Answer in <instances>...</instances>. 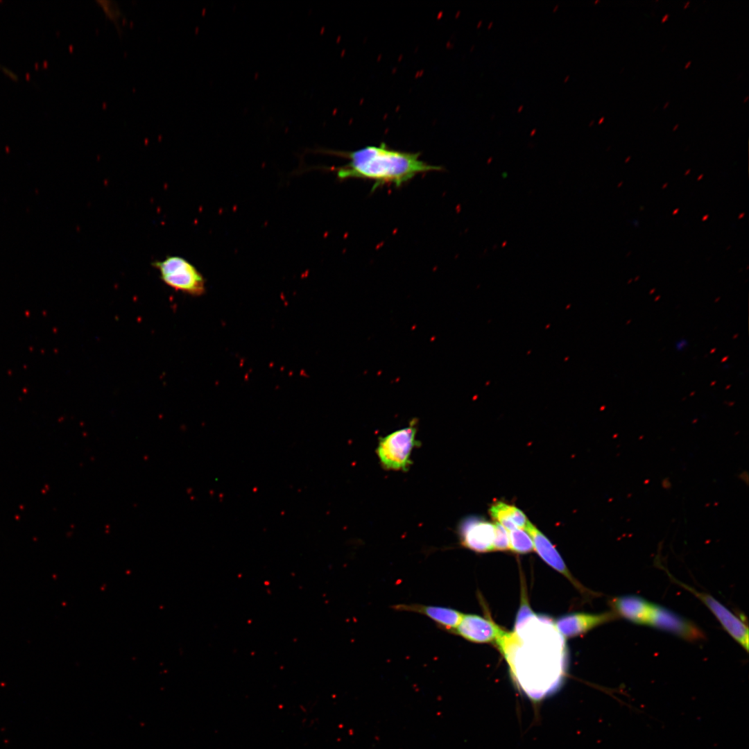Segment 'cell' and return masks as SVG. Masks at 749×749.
<instances>
[{"label": "cell", "mask_w": 749, "mask_h": 749, "mask_svg": "<svg viewBox=\"0 0 749 749\" xmlns=\"http://www.w3.org/2000/svg\"><path fill=\"white\" fill-rule=\"evenodd\" d=\"M332 153L349 160L345 165L331 169L338 179L372 180L374 182L373 189L385 184L400 187L419 173L442 169L441 166L421 160L420 153L391 149L384 143L351 152L332 151Z\"/></svg>", "instance_id": "1"}, {"label": "cell", "mask_w": 749, "mask_h": 749, "mask_svg": "<svg viewBox=\"0 0 749 749\" xmlns=\"http://www.w3.org/2000/svg\"><path fill=\"white\" fill-rule=\"evenodd\" d=\"M517 644L510 632L503 631L497 639L501 653L508 662L513 677L523 693L530 698L540 700L554 692L560 686L564 674V662L549 660L554 659L553 648L543 643L538 644L534 650L533 642L527 639L522 642L514 633ZM532 640V639H531Z\"/></svg>", "instance_id": "2"}, {"label": "cell", "mask_w": 749, "mask_h": 749, "mask_svg": "<svg viewBox=\"0 0 749 749\" xmlns=\"http://www.w3.org/2000/svg\"><path fill=\"white\" fill-rule=\"evenodd\" d=\"M417 422L413 419L408 426L380 438L376 449L382 467L386 470L407 471L411 456L419 443L416 440Z\"/></svg>", "instance_id": "3"}, {"label": "cell", "mask_w": 749, "mask_h": 749, "mask_svg": "<svg viewBox=\"0 0 749 749\" xmlns=\"http://www.w3.org/2000/svg\"><path fill=\"white\" fill-rule=\"evenodd\" d=\"M163 282L172 289L191 295H200L205 291V281L202 274L189 261L179 256H168L153 264Z\"/></svg>", "instance_id": "4"}, {"label": "cell", "mask_w": 749, "mask_h": 749, "mask_svg": "<svg viewBox=\"0 0 749 749\" xmlns=\"http://www.w3.org/2000/svg\"><path fill=\"white\" fill-rule=\"evenodd\" d=\"M674 580L698 598L716 617L727 632L748 651V628L743 619L731 612L711 595L698 592L677 580Z\"/></svg>", "instance_id": "5"}, {"label": "cell", "mask_w": 749, "mask_h": 749, "mask_svg": "<svg viewBox=\"0 0 749 749\" xmlns=\"http://www.w3.org/2000/svg\"><path fill=\"white\" fill-rule=\"evenodd\" d=\"M460 544L478 553L493 551L494 524L478 516L463 518L458 526Z\"/></svg>", "instance_id": "6"}, {"label": "cell", "mask_w": 749, "mask_h": 749, "mask_svg": "<svg viewBox=\"0 0 749 749\" xmlns=\"http://www.w3.org/2000/svg\"><path fill=\"white\" fill-rule=\"evenodd\" d=\"M647 625L673 633L687 641L705 638L694 623L664 607L654 604Z\"/></svg>", "instance_id": "7"}, {"label": "cell", "mask_w": 749, "mask_h": 749, "mask_svg": "<svg viewBox=\"0 0 749 749\" xmlns=\"http://www.w3.org/2000/svg\"><path fill=\"white\" fill-rule=\"evenodd\" d=\"M503 630L492 621L476 614H464L454 632L474 643L496 642Z\"/></svg>", "instance_id": "8"}, {"label": "cell", "mask_w": 749, "mask_h": 749, "mask_svg": "<svg viewBox=\"0 0 749 749\" xmlns=\"http://www.w3.org/2000/svg\"><path fill=\"white\" fill-rule=\"evenodd\" d=\"M617 617L614 612H577L560 617L554 625L562 637L569 638L587 632L598 626L615 619Z\"/></svg>", "instance_id": "9"}, {"label": "cell", "mask_w": 749, "mask_h": 749, "mask_svg": "<svg viewBox=\"0 0 749 749\" xmlns=\"http://www.w3.org/2000/svg\"><path fill=\"white\" fill-rule=\"evenodd\" d=\"M524 530L528 532L531 536L533 540L534 550H535L540 558L553 569L563 574L576 587H577V588H578L580 585L579 583L572 577L561 556L550 540L531 522L528 524Z\"/></svg>", "instance_id": "10"}, {"label": "cell", "mask_w": 749, "mask_h": 749, "mask_svg": "<svg viewBox=\"0 0 749 749\" xmlns=\"http://www.w3.org/2000/svg\"><path fill=\"white\" fill-rule=\"evenodd\" d=\"M398 611L412 612L424 615L434 621L442 630L454 632L463 614L447 607L421 604H399L393 606Z\"/></svg>", "instance_id": "11"}, {"label": "cell", "mask_w": 749, "mask_h": 749, "mask_svg": "<svg viewBox=\"0 0 749 749\" xmlns=\"http://www.w3.org/2000/svg\"><path fill=\"white\" fill-rule=\"evenodd\" d=\"M611 604L617 616L642 625H647L654 605L642 597L633 595L617 597L612 601Z\"/></svg>", "instance_id": "12"}, {"label": "cell", "mask_w": 749, "mask_h": 749, "mask_svg": "<svg viewBox=\"0 0 749 749\" xmlns=\"http://www.w3.org/2000/svg\"><path fill=\"white\" fill-rule=\"evenodd\" d=\"M492 518L501 524L507 531L525 529L530 521L518 508L503 501L494 503L489 509Z\"/></svg>", "instance_id": "13"}, {"label": "cell", "mask_w": 749, "mask_h": 749, "mask_svg": "<svg viewBox=\"0 0 749 749\" xmlns=\"http://www.w3.org/2000/svg\"><path fill=\"white\" fill-rule=\"evenodd\" d=\"M510 550L517 553H527L534 550L533 540L528 533L522 528L508 531Z\"/></svg>", "instance_id": "14"}, {"label": "cell", "mask_w": 749, "mask_h": 749, "mask_svg": "<svg viewBox=\"0 0 749 749\" xmlns=\"http://www.w3.org/2000/svg\"><path fill=\"white\" fill-rule=\"evenodd\" d=\"M494 526V537L493 542V551H506L510 549L508 532L501 524L496 522Z\"/></svg>", "instance_id": "15"}, {"label": "cell", "mask_w": 749, "mask_h": 749, "mask_svg": "<svg viewBox=\"0 0 749 749\" xmlns=\"http://www.w3.org/2000/svg\"><path fill=\"white\" fill-rule=\"evenodd\" d=\"M96 3L101 8L105 16L116 25L119 26L121 17V11L114 1L98 0Z\"/></svg>", "instance_id": "16"}, {"label": "cell", "mask_w": 749, "mask_h": 749, "mask_svg": "<svg viewBox=\"0 0 749 749\" xmlns=\"http://www.w3.org/2000/svg\"><path fill=\"white\" fill-rule=\"evenodd\" d=\"M689 345V341L685 338L677 340L674 344L675 350L677 352H683Z\"/></svg>", "instance_id": "17"}, {"label": "cell", "mask_w": 749, "mask_h": 749, "mask_svg": "<svg viewBox=\"0 0 749 749\" xmlns=\"http://www.w3.org/2000/svg\"><path fill=\"white\" fill-rule=\"evenodd\" d=\"M1 69H3V70L4 71H5V72H6V73H7V74H8V75H10V76H11L12 78H15V79H17V78H18V76H17V75H16V74H15L14 72H12V71H10V69H8L7 67H3V66H1Z\"/></svg>", "instance_id": "18"}, {"label": "cell", "mask_w": 749, "mask_h": 749, "mask_svg": "<svg viewBox=\"0 0 749 749\" xmlns=\"http://www.w3.org/2000/svg\"><path fill=\"white\" fill-rule=\"evenodd\" d=\"M669 14H666V15H664L663 16V17L662 18L661 22H662V23H664V22H665L666 21H667V19H669Z\"/></svg>", "instance_id": "19"}, {"label": "cell", "mask_w": 749, "mask_h": 749, "mask_svg": "<svg viewBox=\"0 0 749 749\" xmlns=\"http://www.w3.org/2000/svg\"><path fill=\"white\" fill-rule=\"evenodd\" d=\"M691 63V60L688 61V62H687L686 63L685 66V69H687V68H688V67H689L690 66Z\"/></svg>", "instance_id": "20"}, {"label": "cell", "mask_w": 749, "mask_h": 749, "mask_svg": "<svg viewBox=\"0 0 749 749\" xmlns=\"http://www.w3.org/2000/svg\"><path fill=\"white\" fill-rule=\"evenodd\" d=\"M678 126H679V124H678V123L675 124V125L674 126V127H673V128H672V130H673V131H675V130H676L678 129Z\"/></svg>", "instance_id": "21"}, {"label": "cell", "mask_w": 749, "mask_h": 749, "mask_svg": "<svg viewBox=\"0 0 749 749\" xmlns=\"http://www.w3.org/2000/svg\"><path fill=\"white\" fill-rule=\"evenodd\" d=\"M689 3H690V1H687V3H685V6H683V8H685H685H687V7L689 6Z\"/></svg>", "instance_id": "22"}, {"label": "cell", "mask_w": 749, "mask_h": 749, "mask_svg": "<svg viewBox=\"0 0 749 749\" xmlns=\"http://www.w3.org/2000/svg\"><path fill=\"white\" fill-rule=\"evenodd\" d=\"M669 105V101H667V102H666V103L664 104V107H663V109H664H664H666V107H668V105Z\"/></svg>", "instance_id": "23"}, {"label": "cell", "mask_w": 749, "mask_h": 749, "mask_svg": "<svg viewBox=\"0 0 749 749\" xmlns=\"http://www.w3.org/2000/svg\"><path fill=\"white\" fill-rule=\"evenodd\" d=\"M708 217H709V216H708V215H705V216H704L703 217V221H706V220H707V218Z\"/></svg>", "instance_id": "24"}, {"label": "cell", "mask_w": 749, "mask_h": 749, "mask_svg": "<svg viewBox=\"0 0 749 749\" xmlns=\"http://www.w3.org/2000/svg\"><path fill=\"white\" fill-rule=\"evenodd\" d=\"M604 119L605 118L603 117H601V119L599 121V123L601 124L603 121Z\"/></svg>", "instance_id": "25"}, {"label": "cell", "mask_w": 749, "mask_h": 749, "mask_svg": "<svg viewBox=\"0 0 749 749\" xmlns=\"http://www.w3.org/2000/svg\"><path fill=\"white\" fill-rule=\"evenodd\" d=\"M678 210H679V209H678V208L675 209L674 210V212H673L672 213V214H673V215H674V214H675L676 213H678Z\"/></svg>", "instance_id": "26"}, {"label": "cell", "mask_w": 749, "mask_h": 749, "mask_svg": "<svg viewBox=\"0 0 749 749\" xmlns=\"http://www.w3.org/2000/svg\"><path fill=\"white\" fill-rule=\"evenodd\" d=\"M630 158H631V157H630V156H628V157H627V158H626V159L625 160V162H626V163H627V162H628L629 161V160H630Z\"/></svg>", "instance_id": "27"}, {"label": "cell", "mask_w": 749, "mask_h": 749, "mask_svg": "<svg viewBox=\"0 0 749 749\" xmlns=\"http://www.w3.org/2000/svg\"><path fill=\"white\" fill-rule=\"evenodd\" d=\"M744 214H745L744 213L741 214L738 218L740 219V218H743Z\"/></svg>", "instance_id": "28"}, {"label": "cell", "mask_w": 749, "mask_h": 749, "mask_svg": "<svg viewBox=\"0 0 749 749\" xmlns=\"http://www.w3.org/2000/svg\"><path fill=\"white\" fill-rule=\"evenodd\" d=\"M748 98H749V96H746L743 100V103H746L748 101Z\"/></svg>", "instance_id": "29"}, {"label": "cell", "mask_w": 749, "mask_h": 749, "mask_svg": "<svg viewBox=\"0 0 749 749\" xmlns=\"http://www.w3.org/2000/svg\"><path fill=\"white\" fill-rule=\"evenodd\" d=\"M703 177V174H701V175H700V176H698V180H701V178H702Z\"/></svg>", "instance_id": "30"}, {"label": "cell", "mask_w": 749, "mask_h": 749, "mask_svg": "<svg viewBox=\"0 0 749 749\" xmlns=\"http://www.w3.org/2000/svg\"><path fill=\"white\" fill-rule=\"evenodd\" d=\"M689 172H690V169L687 170V171H686V173H685V175H687V174H689Z\"/></svg>", "instance_id": "31"}, {"label": "cell", "mask_w": 749, "mask_h": 749, "mask_svg": "<svg viewBox=\"0 0 749 749\" xmlns=\"http://www.w3.org/2000/svg\"><path fill=\"white\" fill-rule=\"evenodd\" d=\"M594 121H592L589 126H591L594 123Z\"/></svg>", "instance_id": "32"}, {"label": "cell", "mask_w": 749, "mask_h": 749, "mask_svg": "<svg viewBox=\"0 0 749 749\" xmlns=\"http://www.w3.org/2000/svg\"><path fill=\"white\" fill-rule=\"evenodd\" d=\"M666 186H667V183H666V184H664V185L663 186V187H662V188H663V189H664V188H665V187H666Z\"/></svg>", "instance_id": "33"}]
</instances>
